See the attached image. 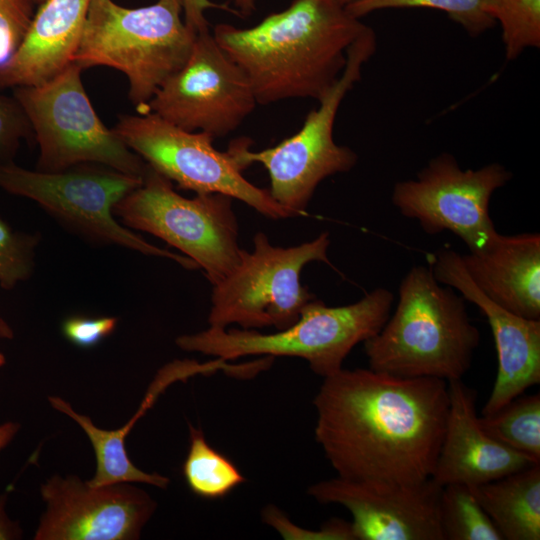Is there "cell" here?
<instances>
[{"mask_svg":"<svg viewBox=\"0 0 540 540\" xmlns=\"http://www.w3.org/2000/svg\"><path fill=\"white\" fill-rule=\"evenodd\" d=\"M20 424L17 422H4L0 424V452L4 450L19 432Z\"/></svg>","mask_w":540,"mask_h":540,"instance_id":"836d02e7","label":"cell"},{"mask_svg":"<svg viewBox=\"0 0 540 540\" xmlns=\"http://www.w3.org/2000/svg\"><path fill=\"white\" fill-rule=\"evenodd\" d=\"M185 24L196 34L208 31L209 24L205 11L209 8H217L239 15L235 9L227 4L215 3L211 0H181Z\"/></svg>","mask_w":540,"mask_h":540,"instance_id":"1f68e13d","label":"cell"},{"mask_svg":"<svg viewBox=\"0 0 540 540\" xmlns=\"http://www.w3.org/2000/svg\"><path fill=\"white\" fill-rule=\"evenodd\" d=\"M377 47L376 34L370 27L350 45L347 62L339 79L310 111L298 132L274 147L253 152L248 138L233 141L229 147L245 168L260 163L270 179L272 198L295 216L303 214L317 188L327 177L350 171L357 154L338 145L333 137L339 107L361 79L364 64Z\"/></svg>","mask_w":540,"mask_h":540,"instance_id":"8992f818","label":"cell"},{"mask_svg":"<svg viewBox=\"0 0 540 540\" xmlns=\"http://www.w3.org/2000/svg\"><path fill=\"white\" fill-rule=\"evenodd\" d=\"M368 26L334 0H293L258 24L220 23L214 39L248 78L258 104L319 101L335 84L347 50Z\"/></svg>","mask_w":540,"mask_h":540,"instance_id":"7a4b0ae2","label":"cell"},{"mask_svg":"<svg viewBox=\"0 0 540 540\" xmlns=\"http://www.w3.org/2000/svg\"><path fill=\"white\" fill-rule=\"evenodd\" d=\"M117 323L115 317L72 316L62 323V333L73 345L91 348L111 335Z\"/></svg>","mask_w":540,"mask_h":540,"instance_id":"4dcf8cb0","label":"cell"},{"mask_svg":"<svg viewBox=\"0 0 540 540\" xmlns=\"http://www.w3.org/2000/svg\"><path fill=\"white\" fill-rule=\"evenodd\" d=\"M91 0H47L0 68V89L41 85L71 63Z\"/></svg>","mask_w":540,"mask_h":540,"instance_id":"d6986e66","label":"cell"},{"mask_svg":"<svg viewBox=\"0 0 540 540\" xmlns=\"http://www.w3.org/2000/svg\"><path fill=\"white\" fill-rule=\"evenodd\" d=\"M470 487L503 540L540 539V463Z\"/></svg>","mask_w":540,"mask_h":540,"instance_id":"44dd1931","label":"cell"},{"mask_svg":"<svg viewBox=\"0 0 540 540\" xmlns=\"http://www.w3.org/2000/svg\"><path fill=\"white\" fill-rule=\"evenodd\" d=\"M257 104L245 73L208 30L196 35L186 63L161 85L141 114L155 113L215 139L236 130Z\"/></svg>","mask_w":540,"mask_h":540,"instance_id":"4fadbf2b","label":"cell"},{"mask_svg":"<svg viewBox=\"0 0 540 540\" xmlns=\"http://www.w3.org/2000/svg\"><path fill=\"white\" fill-rule=\"evenodd\" d=\"M6 499V495H0V540L21 538V528L6 513Z\"/></svg>","mask_w":540,"mask_h":540,"instance_id":"d6a6232c","label":"cell"},{"mask_svg":"<svg viewBox=\"0 0 540 540\" xmlns=\"http://www.w3.org/2000/svg\"><path fill=\"white\" fill-rule=\"evenodd\" d=\"M127 227L148 232L180 250L204 270L212 285L240 261L233 198L201 193L186 198L147 164L142 183L113 209Z\"/></svg>","mask_w":540,"mask_h":540,"instance_id":"52a82bcc","label":"cell"},{"mask_svg":"<svg viewBox=\"0 0 540 540\" xmlns=\"http://www.w3.org/2000/svg\"><path fill=\"white\" fill-rule=\"evenodd\" d=\"M511 178L502 164L462 169L455 156L444 152L431 158L415 178L398 181L391 202L402 216L417 220L425 233L449 231L472 251L498 234L490 200Z\"/></svg>","mask_w":540,"mask_h":540,"instance_id":"7c38bea8","label":"cell"},{"mask_svg":"<svg viewBox=\"0 0 540 540\" xmlns=\"http://www.w3.org/2000/svg\"><path fill=\"white\" fill-rule=\"evenodd\" d=\"M38 238L14 231L0 218V287L12 289L29 278Z\"/></svg>","mask_w":540,"mask_h":540,"instance_id":"4316f807","label":"cell"},{"mask_svg":"<svg viewBox=\"0 0 540 540\" xmlns=\"http://www.w3.org/2000/svg\"><path fill=\"white\" fill-rule=\"evenodd\" d=\"M6 362L5 356L0 352V367H2Z\"/></svg>","mask_w":540,"mask_h":540,"instance_id":"74e56055","label":"cell"},{"mask_svg":"<svg viewBox=\"0 0 540 540\" xmlns=\"http://www.w3.org/2000/svg\"><path fill=\"white\" fill-rule=\"evenodd\" d=\"M440 522L444 540H503L470 486L442 487Z\"/></svg>","mask_w":540,"mask_h":540,"instance_id":"cb8c5ba5","label":"cell"},{"mask_svg":"<svg viewBox=\"0 0 540 540\" xmlns=\"http://www.w3.org/2000/svg\"><path fill=\"white\" fill-rule=\"evenodd\" d=\"M442 487L432 478L398 484L337 476L311 485L307 493L321 504L345 507L355 540H444Z\"/></svg>","mask_w":540,"mask_h":540,"instance_id":"9a60e30c","label":"cell"},{"mask_svg":"<svg viewBox=\"0 0 540 540\" xmlns=\"http://www.w3.org/2000/svg\"><path fill=\"white\" fill-rule=\"evenodd\" d=\"M464 268L488 298L526 319H540V235H501L461 254Z\"/></svg>","mask_w":540,"mask_h":540,"instance_id":"ac0fdd59","label":"cell"},{"mask_svg":"<svg viewBox=\"0 0 540 540\" xmlns=\"http://www.w3.org/2000/svg\"><path fill=\"white\" fill-rule=\"evenodd\" d=\"M47 0H35L37 7L46 2Z\"/></svg>","mask_w":540,"mask_h":540,"instance_id":"f35d334b","label":"cell"},{"mask_svg":"<svg viewBox=\"0 0 540 540\" xmlns=\"http://www.w3.org/2000/svg\"><path fill=\"white\" fill-rule=\"evenodd\" d=\"M449 408L432 479L476 486L540 463L488 435L476 412V393L462 379L448 381Z\"/></svg>","mask_w":540,"mask_h":540,"instance_id":"e0dca14e","label":"cell"},{"mask_svg":"<svg viewBox=\"0 0 540 540\" xmlns=\"http://www.w3.org/2000/svg\"><path fill=\"white\" fill-rule=\"evenodd\" d=\"M236 11L243 17L250 16L256 9V0H231Z\"/></svg>","mask_w":540,"mask_h":540,"instance_id":"e575fe53","label":"cell"},{"mask_svg":"<svg viewBox=\"0 0 540 540\" xmlns=\"http://www.w3.org/2000/svg\"><path fill=\"white\" fill-rule=\"evenodd\" d=\"M179 379L178 372L172 366L168 364L163 367L151 383L137 413L128 423L116 430L98 428L88 416L76 412L70 403L61 397L50 396L48 398L55 410L73 419L83 429L93 447L96 470L94 476L87 480L89 485L143 483L160 489L167 488L170 483L168 477L158 473H147L134 465L128 457L125 441L135 422L152 406L159 394L169 384Z\"/></svg>","mask_w":540,"mask_h":540,"instance_id":"ffe728a7","label":"cell"},{"mask_svg":"<svg viewBox=\"0 0 540 540\" xmlns=\"http://www.w3.org/2000/svg\"><path fill=\"white\" fill-rule=\"evenodd\" d=\"M328 232L297 246H274L263 232L253 238L251 252L242 249L240 261L223 280L213 285L210 326L242 329L273 326L283 330L294 324L303 307L315 296L300 282L311 262L330 264Z\"/></svg>","mask_w":540,"mask_h":540,"instance_id":"ba28073f","label":"cell"},{"mask_svg":"<svg viewBox=\"0 0 540 540\" xmlns=\"http://www.w3.org/2000/svg\"><path fill=\"white\" fill-rule=\"evenodd\" d=\"M46 504L35 540H135L157 504L131 483L91 486L54 475L41 486Z\"/></svg>","mask_w":540,"mask_h":540,"instance_id":"5bb4252c","label":"cell"},{"mask_svg":"<svg viewBox=\"0 0 540 540\" xmlns=\"http://www.w3.org/2000/svg\"><path fill=\"white\" fill-rule=\"evenodd\" d=\"M181 0L127 8L91 0L71 62L82 69L106 66L124 73L138 113L161 85L186 63L196 33L182 19Z\"/></svg>","mask_w":540,"mask_h":540,"instance_id":"277c9868","label":"cell"},{"mask_svg":"<svg viewBox=\"0 0 540 540\" xmlns=\"http://www.w3.org/2000/svg\"><path fill=\"white\" fill-rule=\"evenodd\" d=\"M13 337V329L2 317H0V338L12 339Z\"/></svg>","mask_w":540,"mask_h":540,"instance_id":"d590c367","label":"cell"},{"mask_svg":"<svg viewBox=\"0 0 540 540\" xmlns=\"http://www.w3.org/2000/svg\"><path fill=\"white\" fill-rule=\"evenodd\" d=\"M489 13L501 26L506 59L540 47V0H485Z\"/></svg>","mask_w":540,"mask_h":540,"instance_id":"484cf974","label":"cell"},{"mask_svg":"<svg viewBox=\"0 0 540 540\" xmlns=\"http://www.w3.org/2000/svg\"><path fill=\"white\" fill-rule=\"evenodd\" d=\"M261 514L263 521L276 529L285 539L355 540L351 523L342 519H330L319 531H310L295 526L274 505L266 506Z\"/></svg>","mask_w":540,"mask_h":540,"instance_id":"f546056e","label":"cell"},{"mask_svg":"<svg viewBox=\"0 0 540 540\" xmlns=\"http://www.w3.org/2000/svg\"><path fill=\"white\" fill-rule=\"evenodd\" d=\"M415 7L445 12L471 37L480 36L496 24L485 0H354L345 6L358 19L382 9Z\"/></svg>","mask_w":540,"mask_h":540,"instance_id":"d4e9b609","label":"cell"},{"mask_svg":"<svg viewBox=\"0 0 540 540\" xmlns=\"http://www.w3.org/2000/svg\"><path fill=\"white\" fill-rule=\"evenodd\" d=\"M36 7L35 0H0V68L23 41Z\"/></svg>","mask_w":540,"mask_h":540,"instance_id":"83f0119b","label":"cell"},{"mask_svg":"<svg viewBox=\"0 0 540 540\" xmlns=\"http://www.w3.org/2000/svg\"><path fill=\"white\" fill-rule=\"evenodd\" d=\"M112 130L178 188L196 194H225L272 219L295 217L272 198L268 189L249 182L242 174L245 167L231 148L219 151L207 133L184 130L152 112L120 115Z\"/></svg>","mask_w":540,"mask_h":540,"instance_id":"8fae6325","label":"cell"},{"mask_svg":"<svg viewBox=\"0 0 540 540\" xmlns=\"http://www.w3.org/2000/svg\"><path fill=\"white\" fill-rule=\"evenodd\" d=\"M29 119L15 97L0 95V163L13 161L24 139L33 137Z\"/></svg>","mask_w":540,"mask_h":540,"instance_id":"f1b7e54d","label":"cell"},{"mask_svg":"<svg viewBox=\"0 0 540 540\" xmlns=\"http://www.w3.org/2000/svg\"><path fill=\"white\" fill-rule=\"evenodd\" d=\"M393 302L394 294L383 287L345 306L330 307L313 299L294 324L276 333L209 326L195 334L181 335L175 343L184 351L224 361L251 355L297 357L325 378L343 368L344 360L357 344L382 329Z\"/></svg>","mask_w":540,"mask_h":540,"instance_id":"5b68a950","label":"cell"},{"mask_svg":"<svg viewBox=\"0 0 540 540\" xmlns=\"http://www.w3.org/2000/svg\"><path fill=\"white\" fill-rule=\"evenodd\" d=\"M82 70L71 62L41 85L14 88L39 145L38 170L93 163L143 177L147 164L98 117L82 84Z\"/></svg>","mask_w":540,"mask_h":540,"instance_id":"9c48e42d","label":"cell"},{"mask_svg":"<svg viewBox=\"0 0 540 540\" xmlns=\"http://www.w3.org/2000/svg\"><path fill=\"white\" fill-rule=\"evenodd\" d=\"M334 1H336L337 3L345 7L346 5L353 2L354 0H334Z\"/></svg>","mask_w":540,"mask_h":540,"instance_id":"8d00e7d4","label":"cell"},{"mask_svg":"<svg viewBox=\"0 0 540 540\" xmlns=\"http://www.w3.org/2000/svg\"><path fill=\"white\" fill-rule=\"evenodd\" d=\"M189 438L182 473L193 494L220 499L246 481L230 459L209 445L200 428L189 424Z\"/></svg>","mask_w":540,"mask_h":540,"instance_id":"7402d4cb","label":"cell"},{"mask_svg":"<svg viewBox=\"0 0 540 540\" xmlns=\"http://www.w3.org/2000/svg\"><path fill=\"white\" fill-rule=\"evenodd\" d=\"M315 439L338 476L414 484L432 477L449 408L448 382L340 369L314 397Z\"/></svg>","mask_w":540,"mask_h":540,"instance_id":"6da1fadb","label":"cell"},{"mask_svg":"<svg viewBox=\"0 0 540 540\" xmlns=\"http://www.w3.org/2000/svg\"><path fill=\"white\" fill-rule=\"evenodd\" d=\"M430 263L436 279L475 304L490 325L498 365L481 415L491 414L540 383V319L518 316L488 298L467 274L460 253L441 249Z\"/></svg>","mask_w":540,"mask_h":540,"instance_id":"2e32d148","label":"cell"},{"mask_svg":"<svg viewBox=\"0 0 540 540\" xmlns=\"http://www.w3.org/2000/svg\"><path fill=\"white\" fill-rule=\"evenodd\" d=\"M484 431L505 446L540 462V394L516 397L499 410L481 415Z\"/></svg>","mask_w":540,"mask_h":540,"instance_id":"603a6c76","label":"cell"},{"mask_svg":"<svg viewBox=\"0 0 540 540\" xmlns=\"http://www.w3.org/2000/svg\"><path fill=\"white\" fill-rule=\"evenodd\" d=\"M90 164L93 163L44 172L25 169L13 161L0 163V188L35 201L58 220L93 240L169 258L189 270L198 269L190 258L154 246L114 218L115 205L142 183V177Z\"/></svg>","mask_w":540,"mask_h":540,"instance_id":"30bf717a","label":"cell"},{"mask_svg":"<svg viewBox=\"0 0 540 540\" xmlns=\"http://www.w3.org/2000/svg\"><path fill=\"white\" fill-rule=\"evenodd\" d=\"M398 296L382 329L364 342L369 368L404 378L462 379L481 338L466 300L423 265L405 274Z\"/></svg>","mask_w":540,"mask_h":540,"instance_id":"3957f363","label":"cell"}]
</instances>
